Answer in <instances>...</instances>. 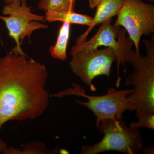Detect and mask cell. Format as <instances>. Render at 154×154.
Here are the masks:
<instances>
[{"instance_id":"1","label":"cell","mask_w":154,"mask_h":154,"mask_svg":"<svg viewBox=\"0 0 154 154\" xmlns=\"http://www.w3.org/2000/svg\"><path fill=\"white\" fill-rule=\"evenodd\" d=\"M43 64L11 53L0 58V130L11 120L35 119L49 105Z\"/></svg>"},{"instance_id":"2","label":"cell","mask_w":154,"mask_h":154,"mask_svg":"<svg viewBox=\"0 0 154 154\" xmlns=\"http://www.w3.org/2000/svg\"><path fill=\"white\" fill-rule=\"evenodd\" d=\"M147 54L145 56L134 51L128 63L134 71L127 77L125 84L132 86V93L128 96L136 112L144 111L154 114V39H144Z\"/></svg>"},{"instance_id":"3","label":"cell","mask_w":154,"mask_h":154,"mask_svg":"<svg viewBox=\"0 0 154 154\" xmlns=\"http://www.w3.org/2000/svg\"><path fill=\"white\" fill-rule=\"evenodd\" d=\"M97 128L104 134L103 138L93 145L83 146L81 154H96L109 151L125 154L141 152L143 140L139 129L127 126L123 116L104 119Z\"/></svg>"},{"instance_id":"4","label":"cell","mask_w":154,"mask_h":154,"mask_svg":"<svg viewBox=\"0 0 154 154\" xmlns=\"http://www.w3.org/2000/svg\"><path fill=\"white\" fill-rule=\"evenodd\" d=\"M132 91V89L116 90L115 88H111L107 90L105 95L90 96L86 94L85 90L81 86L73 83L72 88L59 92L53 96L62 98L67 95H75L88 99L85 102L78 100H75V102L90 109L96 116V125L97 127L100 122L104 119L115 116L122 117L126 110H135L127 97Z\"/></svg>"},{"instance_id":"5","label":"cell","mask_w":154,"mask_h":154,"mask_svg":"<svg viewBox=\"0 0 154 154\" xmlns=\"http://www.w3.org/2000/svg\"><path fill=\"white\" fill-rule=\"evenodd\" d=\"M111 22L112 19L103 22L93 38L88 41L75 44L72 47L71 52L93 50L102 46L112 48L116 54L118 73L116 86L119 87L122 80L119 77V67L120 65L125 66V63L128 62L134 43L129 37H126L127 32L124 28L113 25Z\"/></svg>"},{"instance_id":"6","label":"cell","mask_w":154,"mask_h":154,"mask_svg":"<svg viewBox=\"0 0 154 154\" xmlns=\"http://www.w3.org/2000/svg\"><path fill=\"white\" fill-rule=\"evenodd\" d=\"M2 12L4 15H9L8 17L0 15V19L5 22L9 36L16 43L12 53L25 55L21 48L24 38L28 36L30 39L33 31L48 28V25L40 22H45V17L33 14L31 7L19 1H14L4 6Z\"/></svg>"},{"instance_id":"7","label":"cell","mask_w":154,"mask_h":154,"mask_svg":"<svg viewBox=\"0 0 154 154\" xmlns=\"http://www.w3.org/2000/svg\"><path fill=\"white\" fill-rule=\"evenodd\" d=\"M114 25L122 26L134 45L137 54H140V42L143 35L154 33V5L143 0H125Z\"/></svg>"},{"instance_id":"8","label":"cell","mask_w":154,"mask_h":154,"mask_svg":"<svg viewBox=\"0 0 154 154\" xmlns=\"http://www.w3.org/2000/svg\"><path fill=\"white\" fill-rule=\"evenodd\" d=\"M71 54L69 65L72 72L93 92L96 90L93 83L94 79L102 75L109 78L112 64L116 60L115 51L109 47L71 52Z\"/></svg>"},{"instance_id":"9","label":"cell","mask_w":154,"mask_h":154,"mask_svg":"<svg viewBox=\"0 0 154 154\" xmlns=\"http://www.w3.org/2000/svg\"><path fill=\"white\" fill-rule=\"evenodd\" d=\"M125 0H103L97 6L92 24L87 30L77 38L76 44L85 41L89 33L98 24H102L107 19L117 16Z\"/></svg>"},{"instance_id":"10","label":"cell","mask_w":154,"mask_h":154,"mask_svg":"<svg viewBox=\"0 0 154 154\" xmlns=\"http://www.w3.org/2000/svg\"><path fill=\"white\" fill-rule=\"evenodd\" d=\"M71 24L65 22L60 29L56 42L54 45L49 48V51L51 57L62 61L66 60L67 47L70 35Z\"/></svg>"},{"instance_id":"11","label":"cell","mask_w":154,"mask_h":154,"mask_svg":"<svg viewBox=\"0 0 154 154\" xmlns=\"http://www.w3.org/2000/svg\"><path fill=\"white\" fill-rule=\"evenodd\" d=\"M45 22H68L72 24L90 26L93 22V17L75 13L74 11L47 14L45 13Z\"/></svg>"},{"instance_id":"12","label":"cell","mask_w":154,"mask_h":154,"mask_svg":"<svg viewBox=\"0 0 154 154\" xmlns=\"http://www.w3.org/2000/svg\"><path fill=\"white\" fill-rule=\"evenodd\" d=\"M76 0H39L38 8L45 13L74 11Z\"/></svg>"},{"instance_id":"13","label":"cell","mask_w":154,"mask_h":154,"mask_svg":"<svg viewBox=\"0 0 154 154\" xmlns=\"http://www.w3.org/2000/svg\"><path fill=\"white\" fill-rule=\"evenodd\" d=\"M53 151H49L46 148V146L41 142H34L25 146L23 149H15L13 147L8 148L5 150L3 153L13 154H49Z\"/></svg>"},{"instance_id":"14","label":"cell","mask_w":154,"mask_h":154,"mask_svg":"<svg viewBox=\"0 0 154 154\" xmlns=\"http://www.w3.org/2000/svg\"><path fill=\"white\" fill-rule=\"evenodd\" d=\"M135 116L138 120L131 123L130 127L138 129L141 127H146L154 130V114H149L145 111H140L135 112Z\"/></svg>"},{"instance_id":"15","label":"cell","mask_w":154,"mask_h":154,"mask_svg":"<svg viewBox=\"0 0 154 154\" xmlns=\"http://www.w3.org/2000/svg\"><path fill=\"white\" fill-rule=\"evenodd\" d=\"M154 151V147L151 146H146L144 148H143L142 150V152L145 154H153Z\"/></svg>"},{"instance_id":"16","label":"cell","mask_w":154,"mask_h":154,"mask_svg":"<svg viewBox=\"0 0 154 154\" xmlns=\"http://www.w3.org/2000/svg\"><path fill=\"white\" fill-rule=\"evenodd\" d=\"M103 0H89L90 8L91 9L95 8Z\"/></svg>"},{"instance_id":"17","label":"cell","mask_w":154,"mask_h":154,"mask_svg":"<svg viewBox=\"0 0 154 154\" xmlns=\"http://www.w3.org/2000/svg\"><path fill=\"white\" fill-rule=\"evenodd\" d=\"M7 147L8 146L7 144L0 139V153H3Z\"/></svg>"},{"instance_id":"18","label":"cell","mask_w":154,"mask_h":154,"mask_svg":"<svg viewBox=\"0 0 154 154\" xmlns=\"http://www.w3.org/2000/svg\"><path fill=\"white\" fill-rule=\"evenodd\" d=\"M5 2L6 5H8V4H11V3L13 2L14 1H19L22 3H26L27 4V1L28 0H4Z\"/></svg>"},{"instance_id":"19","label":"cell","mask_w":154,"mask_h":154,"mask_svg":"<svg viewBox=\"0 0 154 154\" xmlns=\"http://www.w3.org/2000/svg\"><path fill=\"white\" fill-rule=\"evenodd\" d=\"M148 1L149 2H151L153 3L154 2V0H148Z\"/></svg>"}]
</instances>
